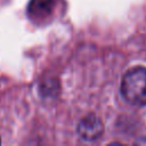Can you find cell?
<instances>
[{"label":"cell","instance_id":"1","mask_svg":"<svg viewBox=\"0 0 146 146\" xmlns=\"http://www.w3.org/2000/svg\"><path fill=\"white\" fill-rule=\"evenodd\" d=\"M121 94L131 105H146V68L136 66L129 70L122 78Z\"/></svg>","mask_w":146,"mask_h":146},{"label":"cell","instance_id":"2","mask_svg":"<svg viewBox=\"0 0 146 146\" xmlns=\"http://www.w3.org/2000/svg\"><path fill=\"white\" fill-rule=\"evenodd\" d=\"M76 131L81 139L86 141H95L102 137L104 132V125L98 116L89 114L79 122Z\"/></svg>","mask_w":146,"mask_h":146},{"label":"cell","instance_id":"3","mask_svg":"<svg viewBox=\"0 0 146 146\" xmlns=\"http://www.w3.org/2000/svg\"><path fill=\"white\" fill-rule=\"evenodd\" d=\"M55 0H31L27 7V14L31 18H44L51 14Z\"/></svg>","mask_w":146,"mask_h":146},{"label":"cell","instance_id":"4","mask_svg":"<svg viewBox=\"0 0 146 146\" xmlns=\"http://www.w3.org/2000/svg\"><path fill=\"white\" fill-rule=\"evenodd\" d=\"M0 144H1V139H0Z\"/></svg>","mask_w":146,"mask_h":146}]
</instances>
